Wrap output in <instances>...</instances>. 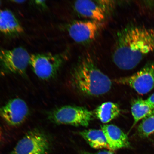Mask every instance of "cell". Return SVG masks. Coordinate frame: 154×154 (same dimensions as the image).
Listing matches in <instances>:
<instances>
[{"mask_svg": "<svg viewBox=\"0 0 154 154\" xmlns=\"http://www.w3.org/2000/svg\"><path fill=\"white\" fill-rule=\"evenodd\" d=\"M93 117V112L86 108L70 105L57 107L47 113L48 119L55 124L77 127L88 126Z\"/></svg>", "mask_w": 154, "mask_h": 154, "instance_id": "cell-3", "label": "cell"}, {"mask_svg": "<svg viewBox=\"0 0 154 154\" xmlns=\"http://www.w3.org/2000/svg\"><path fill=\"white\" fill-rule=\"evenodd\" d=\"M139 135L143 138L147 137L154 133V109L145 117L138 126Z\"/></svg>", "mask_w": 154, "mask_h": 154, "instance_id": "cell-16", "label": "cell"}, {"mask_svg": "<svg viewBox=\"0 0 154 154\" xmlns=\"http://www.w3.org/2000/svg\"><path fill=\"white\" fill-rule=\"evenodd\" d=\"M45 2L44 1H35V3L36 5L43 7L44 5H45Z\"/></svg>", "mask_w": 154, "mask_h": 154, "instance_id": "cell-19", "label": "cell"}, {"mask_svg": "<svg viewBox=\"0 0 154 154\" xmlns=\"http://www.w3.org/2000/svg\"><path fill=\"white\" fill-rule=\"evenodd\" d=\"M85 154H115L112 152L107 151V150H103L94 153H87Z\"/></svg>", "mask_w": 154, "mask_h": 154, "instance_id": "cell-18", "label": "cell"}, {"mask_svg": "<svg viewBox=\"0 0 154 154\" xmlns=\"http://www.w3.org/2000/svg\"><path fill=\"white\" fill-rule=\"evenodd\" d=\"M131 109L134 120L133 128L139 121L149 115L154 109L146 100L138 99L132 102Z\"/></svg>", "mask_w": 154, "mask_h": 154, "instance_id": "cell-15", "label": "cell"}, {"mask_svg": "<svg viewBox=\"0 0 154 154\" xmlns=\"http://www.w3.org/2000/svg\"><path fill=\"white\" fill-rule=\"evenodd\" d=\"M1 2L0 1V6H1Z\"/></svg>", "mask_w": 154, "mask_h": 154, "instance_id": "cell-22", "label": "cell"}, {"mask_svg": "<svg viewBox=\"0 0 154 154\" xmlns=\"http://www.w3.org/2000/svg\"><path fill=\"white\" fill-rule=\"evenodd\" d=\"M101 128L109 149L115 151L130 147L128 136L119 127L113 125H105L102 126Z\"/></svg>", "mask_w": 154, "mask_h": 154, "instance_id": "cell-11", "label": "cell"}, {"mask_svg": "<svg viewBox=\"0 0 154 154\" xmlns=\"http://www.w3.org/2000/svg\"><path fill=\"white\" fill-rule=\"evenodd\" d=\"M154 51V29L127 26L118 32L112 53L119 69L128 70L137 66L146 55Z\"/></svg>", "mask_w": 154, "mask_h": 154, "instance_id": "cell-1", "label": "cell"}, {"mask_svg": "<svg viewBox=\"0 0 154 154\" xmlns=\"http://www.w3.org/2000/svg\"><path fill=\"white\" fill-rule=\"evenodd\" d=\"M26 1H13V2H14L15 3H24Z\"/></svg>", "mask_w": 154, "mask_h": 154, "instance_id": "cell-21", "label": "cell"}, {"mask_svg": "<svg viewBox=\"0 0 154 154\" xmlns=\"http://www.w3.org/2000/svg\"><path fill=\"white\" fill-rule=\"evenodd\" d=\"M120 109L117 103L107 102L101 104L96 108L94 114L103 123H108L118 117Z\"/></svg>", "mask_w": 154, "mask_h": 154, "instance_id": "cell-14", "label": "cell"}, {"mask_svg": "<svg viewBox=\"0 0 154 154\" xmlns=\"http://www.w3.org/2000/svg\"><path fill=\"white\" fill-rule=\"evenodd\" d=\"M115 1L80 0L73 3V8L78 14L88 20L103 22L109 11L114 8Z\"/></svg>", "mask_w": 154, "mask_h": 154, "instance_id": "cell-8", "label": "cell"}, {"mask_svg": "<svg viewBox=\"0 0 154 154\" xmlns=\"http://www.w3.org/2000/svg\"><path fill=\"white\" fill-rule=\"evenodd\" d=\"M30 55L26 49L18 47L11 49L0 48V68L3 74H14L26 76Z\"/></svg>", "mask_w": 154, "mask_h": 154, "instance_id": "cell-5", "label": "cell"}, {"mask_svg": "<svg viewBox=\"0 0 154 154\" xmlns=\"http://www.w3.org/2000/svg\"><path fill=\"white\" fill-rule=\"evenodd\" d=\"M67 57L66 53L34 54L30 55L29 65L38 78L49 80L56 75Z\"/></svg>", "mask_w": 154, "mask_h": 154, "instance_id": "cell-4", "label": "cell"}, {"mask_svg": "<svg viewBox=\"0 0 154 154\" xmlns=\"http://www.w3.org/2000/svg\"><path fill=\"white\" fill-rule=\"evenodd\" d=\"M50 147L51 143L47 135L34 129L19 140L10 154H47Z\"/></svg>", "mask_w": 154, "mask_h": 154, "instance_id": "cell-6", "label": "cell"}, {"mask_svg": "<svg viewBox=\"0 0 154 154\" xmlns=\"http://www.w3.org/2000/svg\"><path fill=\"white\" fill-rule=\"evenodd\" d=\"M3 134L2 130L0 126V144L2 143L3 140Z\"/></svg>", "mask_w": 154, "mask_h": 154, "instance_id": "cell-20", "label": "cell"}, {"mask_svg": "<svg viewBox=\"0 0 154 154\" xmlns=\"http://www.w3.org/2000/svg\"><path fill=\"white\" fill-rule=\"evenodd\" d=\"M146 100L154 109V93L150 96Z\"/></svg>", "mask_w": 154, "mask_h": 154, "instance_id": "cell-17", "label": "cell"}, {"mask_svg": "<svg viewBox=\"0 0 154 154\" xmlns=\"http://www.w3.org/2000/svg\"><path fill=\"white\" fill-rule=\"evenodd\" d=\"M79 134L94 149H109L106 139L103 131L100 130H85Z\"/></svg>", "mask_w": 154, "mask_h": 154, "instance_id": "cell-13", "label": "cell"}, {"mask_svg": "<svg viewBox=\"0 0 154 154\" xmlns=\"http://www.w3.org/2000/svg\"><path fill=\"white\" fill-rule=\"evenodd\" d=\"M104 26L103 22L90 20H77L69 24L66 28L69 36L75 42L86 44L95 40Z\"/></svg>", "mask_w": 154, "mask_h": 154, "instance_id": "cell-9", "label": "cell"}, {"mask_svg": "<svg viewBox=\"0 0 154 154\" xmlns=\"http://www.w3.org/2000/svg\"><path fill=\"white\" fill-rule=\"evenodd\" d=\"M71 83L79 93L89 96L104 95L111 89L112 83L90 57L81 60L73 69Z\"/></svg>", "mask_w": 154, "mask_h": 154, "instance_id": "cell-2", "label": "cell"}, {"mask_svg": "<svg viewBox=\"0 0 154 154\" xmlns=\"http://www.w3.org/2000/svg\"><path fill=\"white\" fill-rule=\"evenodd\" d=\"M115 81L131 87L140 95L148 93L154 88V61L146 63L132 75L117 78Z\"/></svg>", "mask_w": 154, "mask_h": 154, "instance_id": "cell-7", "label": "cell"}, {"mask_svg": "<svg viewBox=\"0 0 154 154\" xmlns=\"http://www.w3.org/2000/svg\"><path fill=\"white\" fill-rule=\"evenodd\" d=\"M23 29L13 13L8 10H0V32L10 35L22 33Z\"/></svg>", "mask_w": 154, "mask_h": 154, "instance_id": "cell-12", "label": "cell"}, {"mask_svg": "<svg viewBox=\"0 0 154 154\" xmlns=\"http://www.w3.org/2000/svg\"><path fill=\"white\" fill-rule=\"evenodd\" d=\"M29 114L28 105L20 98L10 100L5 105L0 107V116L11 126L16 127L22 124Z\"/></svg>", "mask_w": 154, "mask_h": 154, "instance_id": "cell-10", "label": "cell"}]
</instances>
